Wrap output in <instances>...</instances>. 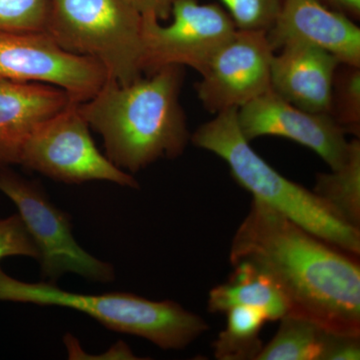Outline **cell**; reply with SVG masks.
I'll list each match as a JSON object with an SVG mask.
<instances>
[{
	"instance_id": "16",
	"label": "cell",
	"mask_w": 360,
	"mask_h": 360,
	"mask_svg": "<svg viewBox=\"0 0 360 360\" xmlns=\"http://www.w3.org/2000/svg\"><path fill=\"white\" fill-rule=\"evenodd\" d=\"M314 193L345 224L360 227V141H349L347 160L330 174H317Z\"/></svg>"
},
{
	"instance_id": "4",
	"label": "cell",
	"mask_w": 360,
	"mask_h": 360,
	"mask_svg": "<svg viewBox=\"0 0 360 360\" xmlns=\"http://www.w3.org/2000/svg\"><path fill=\"white\" fill-rule=\"evenodd\" d=\"M0 302L77 310L110 330L139 336L165 350L184 349L210 328L202 317L172 300L155 302L129 292H71L56 283L13 278L1 266Z\"/></svg>"
},
{
	"instance_id": "3",
	"label": "cell",
	"mask_w": 360,
	"mask_h": 360,
	"mask_svg": "<svg viewBox=\"0 0 360 360\" xmlns=\"http://www.w3.org/2000/svg\"><path fill=\"white\" fill-rule=\"evenodd\" d=\"M191 134V142L222 158L234 180L253 198L266 203L317 238L359 255L360 231L343 222L314 193L270 167L239 129L238 110L214 115Z\"/></svg>"
},
{
	"instance_id": "21",
	"label": "cell",
	"mask_w": 360,
	"mask_h": 360,
	"mask_svg": "<svg viewBox=\"0 0 360 360\" xmlns=\"http://www.w3.org/2000/svg\"><path fill=\"white\" fill-rule=\"evenodd\" d=\"M231 16L238 30L269 32L274 25L283 0H220Z\"/></svg>"
},
{
	"instance_id": "19",
	"label": "cell",
	"mask_w": 360,
	"mask_h": 360,
	"mask_svg": "<svg viewBox=\"0 0 360 360\" xmlns=\"http://www.w3.org/2000/svg\"><path fill=\"white\" fill-rule=\"evenodd\" d=\"M329 115L345 134L360 137V66L340 63L331 89Z\"/></svg>"
},
{
	"instance_id": "14",
	"label": "cell",
	"mask_w": 360,
	"mask_h": 360,
	"mask_svg": "<svg viewBox=\"0 0 360 360\" xmlns=\"http://www.w3.org/2000/svg\"><path fill=\"white\" fill-rule=\"evenodd\" d=\"M70 101L65 91L52 85L0 78V172L18 165L30 132Z\"/></svg>"
},
{
	"instance_id": "25",
	"label": "cell",
	"mask_w": 360,
	"mask_h": 360,
	"mask_svg": "<svg viewBox=\"0 0 360 360\" xmlns=\"http://www.w3.org/2000/svg\"><path fill=\"white\" fill-rule=\"evenodd\" d=\"M324 6L345 14L350 20L356 21L360 18V0H319Z\"/></svg>"
},
{
	"instance_id": "9",
	"label": "cell",
	"mask_w": 360,
	"mask_h": 360,
	"mask_svg": "<svg viewBox=\"0 0 360 360\" xmlns=\"http://www.w3.org/2000/svg\"><path fill=\"white\" fill-rule=\"evenodd\" d=\"M0 78L52 85L82 103L96 96L108 73L89 56L59 46L45 32L0 34Z\"/></svg>"
},
{
	"instance_id": "7",
	"label": "cell",
	"mask_w": 360,
	"mask_h": 360,
	"mask_svg": "<svg viewBox=\"0 0 360 360\" xmlns=\"http://www.w3.org/2000/svg\"><path fill=\"white\" fill-rule=\"evenodd\" d=\"M18 165L63 184L106 181L139 188L131 174L116 167L96 148L89 123L75 101L30 132L21 148Z\"/></svg>"
},
{
	"instance_id": "10",
	"label": "cell",
	"mask_w": 360,
	"mask_h": 360,
	"mask_svg": "<svg viewBox=\"0 0 360 360\" xmlns=\"http://www.w3.org/2000/svg\"><path fill=\"white\" fill-rule=\"evenodd\" d=\"M274 54L265 32L236 30L215 53L195 84L203 108L212 115L239 110L271 90Z\"/></svg>"
},
{
	"instance_id": "17",
	"label": "cell",
	"mask_w": 360,
	"mask_h": 360,
	"mask_svg": "<svg viewBox=\"0 0 360 360\" xmlns=\"http://www.w3.org/2000/svg\"><path fill=\"white\" fill-rule=\"evenodd\" d=\"M331 333L307 317L286 314L257 360H323Z\"/></svg>"
},
{
	"instance_id": "18",
	"label": "cell",
	"mask_w": 360,
	"mask_h": 360,
	"mask_svg": "<svg viewBox=\"0 0 360 360\" xmlns=\"http://www.w3.org/2000/svg\"><path fill=\"white\" fill-rule=\"evenodd\" d=\"M226 328L212 343L215 359L219 360H257L262 352L260 333L269 321L262 309L236 307L227 310Z\"/></svg>"
},
{
	"instance_id": "15",
	"label": "cell",
	"mask_w": 360,
	"mask_h": 360,
	"mask_svg": "<svg viewBox=\"0 0 360 360\" xmlns=\"http://www.w3.org/2000/svg\"><path fill=\"white\" fill-rule=\"evenodd\" d=\"M232 266L229 281L210 290L208 311L219 314L236 307H255L265 312L269 321H281L288 314L285 297L269 276L246 262Z\"/></svg>"
},
{
	"instance_id": "6",
	"label": "cell",
	"mask_w": 360,
	"mask_h": 360,
	"mask_svg": "<svg viewBox=\"0 0 360 360\" xmlns=\"http://www.w3.org/2000/svg\"><path fill=\"white\" fill-rule=\"evenodd\" d=\"M0 193L16 206L37 245L42 279L56 283L65 274H75L94 283L115 281V266L79 245L72 234L70 215L51 202L39 182L6 168L0 172Z\"/></svg>"
},
{
	"instance_id": "8",
	"label": "cell",
	"mask_w": 360,
	"mask_h": 360,
	"mask_svg": "<svg viewBox=\"0 0 360 360\" xmlns=\"http://www.w3.org/2000/svg\"><path fill=\"white\" fill-rule=\"evenodd\" d=\"M172 22L162 25L153 14H142V73L168 65L188 66L201 73L236 33L226 9L198 0H174Z\"/></svg>"
},
{
	"instance_id": "22",
	"label": "cell",
	"mask_w": 360,
	"mask_h": 360,
	"mask_svg": "<svg viewBox=\"0 0 360 360\" xmlns=\"http://www.w3.org/2000/svg\"><path fill=\"white\" fill-rule=\"evenodd\" d=\"M26 257L39 260V253L18 213L0 219V260Z\"/></svg>"
},
{
	"instance_id": "12",
	"label": "cell",
	"mask_w": 360,
	"mask_h": 360,
	"mask_svg": "<svg viewBox=\"0 0 360 360\" xmlns=\"http://www.w3.org/2000/svg\"><path fill=\"white\" fill-rule=\"evenodd\" d=\"M265 35L274 52L300 42L329 52L341 63L360 66L359 25L319 0H283L278 15Z\"/></svg>"
},
{
	"instance_id": "11",
	"label": "cell",
	"mask_w": 360,
	"mask_h": 360,
	"mask_svg": "<svg viewBox=\"0 0 360 360\" xmlns=\"http://www.w3.org/2000/svg\"><path fill=\"white\" fill-rule=\"evenodd\" d=\"M241 134L246 141L279 136L311 149L338 169L347 160V134L329 113H315L296 108L269 90L238 110Z\"/></svg>"
},
{
	"instance_id": "2",
	"label": "cell",
	"mask_w": 360,
	"mask_h": 360,
	"mask_svg": "<svg viewBox=\"0 0 360 360\" xmlns=\"http://www.w3.org/2000/svg\"><path fill=\"white\" fill-rule=\"evenodd\" d=\"M184 80L180 65L165 66L129 84L108 77L96 96L79 103L90 129L103 137L113 165L136 174L184 153L191 134L180 103Z\"/></svg>"
},
{
	"instance_id": "13",
	"label": "cell",
	"mask_w": 360,
	"mask_h": 360,
	"mask_svg": "<svg viewBox=\"0 0 360 360\" xmlns=\"http://www.w3.org/2000/svg\"><path fill=\"white\" fill-rule=\"evenodd\" d=\"M340 63L333 54L314 45H284L272 56L270 87L296 108L329 113L333 78Z\"/></svg>"
},
{
	"instance_id": "20",
	"label": "cell",
	"mask_w": 360,
	"mask_h": 360,
	"mask_svg": "<svg viewBox=\"0 0 360 360\" xmlns=\"http://www.w3.org/2000/svg\"><path fill=\"white\" fill-rule=\"evenodd\" d=\"M47 0H0L1 33L44 32Z\"/></svg>"
},
{
	"instance_id": "1",
	"label": "cell",
	"mask_w": 360,
	"mask_h": 360,
	"mask_svg": "<svg viewBox=\"0 0 360 360\" xmlns=\"http://www.w3.org/2000/svg\"><path fill=\"white\" fill-rule=\"evenodd\" d=\"M355 257L257 198L229 255L231 265L246 262L269 276L285 297L288 314L331 333L360 336V266Z\"/></svg>"
},
{
	"instance_id": "23",
	"label": "cell",
	"mask_w": 360,
	"mask_h": 360,
	"mask_svg": "<svg viewBox=\"0 0 360 360\" xmlns=\"http://www.w3.org/2000/svg\"><path fill=\"white\" fill-rule=\"evenodd\" d=\"M360 336L331 333L323 360H359Z\"/></svg>"
},
{
	"instance_id": "24",
	"label": "cell",
	"mask_w": 360,
	"mask_h": 360,
	"mask_svg": "<svg viewBox=\"0 0 360 360\" xmlns=\"http://www.w3.org/2000/svg\"><path fill=\"white\" fill-rule=\"evenodd\" d=\"M141 14H153L158 20H167L170 18L174 0H129Z\"/></svg>"
},
{
	"instance_id": "5",
	"label": "cell",
	"mask_w": 360,
	"mask_h": 360,
	"mask_svg": "<svg viewBox=\"0 0 360 360\" xmlns=\"http://www.w3.org/2000/svg\"><path fill=\"white\" fill-rule=\"evenodd\" d=\"M142 14L129 0H47L44 32L120 84L142 77Z\"/></svg>"
}]
</instances>
